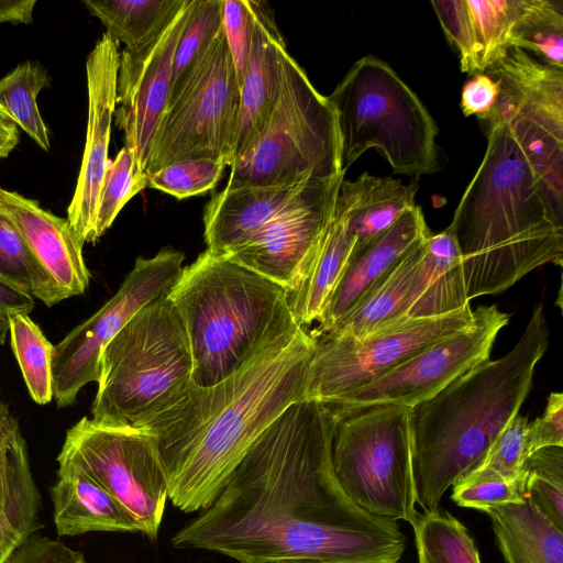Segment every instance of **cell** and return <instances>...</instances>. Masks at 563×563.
Wrapping results in <instances>:
<instances>
[{
	"instance_id": "ba28073f",
	"label": "cell",
	"mask_w": 563,
	"mask_h": 563,
	"mask_svg": "<svg viewBox=\"0 0 563 563\" xmlns=\"http://www.w3.org/2000/svg\"><path fill=\"white\" fill-rule=\"evenodd\" d=\"M230 168L227 188L288 185L345 174L335 111L288 52L267 126L253 148Z\"/></svg>"
},
{
	"instance_id": "e575fe53",
	"label": "cell",
	"mask_w": 563,
	"mask_h": 563,
	"mask_svg": "<svg viewBox=\"0 0 563 563\" xmlns=\"http://www.w3.org/2000/svg\"><path fill=\"white\" fill-rule=\"evenodd\" d=\"M10 342L31 398L38 405L53 399L54 345L26 313L10 318Z\"/></svg>"
},
{
	"instance_id": "7a4b0ae2",
	"label": "cell",
	"mask_w": 563,
	"mask_h": 563,
	"mask_svg": "<svg viewBox=\"0 0 563 563\" xmlns=\"http://www.w3.org/2000/svg\"><path fill=\"white\" fill-rule=\"evenodd\" d=\"M314 347L316 338L298 325L218 384L191 383L137 427L156 442L174 507L185 514L209 507L262 432L305 400Z\"/></svg>"
},
{
	"instance_id": "bcb514c9",
	"label": "cell",
	"mask_w": 563,
	"mask_h": 563,
	"mask_svg": "<svg viewBox=\"0 0 563 563\" xmlns=\"http://www.w3.org/2000/svg\"><path fill=\"white\" fill-rule=\"evenodd\" d=\"M499 96L498 82L486 73L472 75L461 95V109L465 117L475 115L488 121Z\"/></svg>"
},
{
	"instance_id": "4316f807",
	"label": "cell",
	"mask_w": 563,
	"mask_h": 563,
	"mask_svg": "<svg viewBox=\"0 0 563 563\" xmlns=\"http://www.w3.org/2000/svg\"><path fill=\"white\" fill-rule=\"evenodd\" d=\"M430 235L412 245L324 334L360 339L405 320Z\"/></svg>"
},
{
	"instance_id": "4fadbf2b",
	"label": "cell",
	"mask_w": 563,
	"mask_h": 563,
	"mask_svg": "<svg viewBox=\"0 0 563 563\" xmlns=\"http://www.w3.org/2000/svg\"><path fill=\"white\" fill-rule=\"evenodd\" d=\"M473 316L468 327L428 345L379 378L322 405L341 420L373 406L413 408L431 399L454 379L489 360L498 332L509 322V314L495 305L479 306Z\"/></svg>"
},
{
	"instance_id": "d6986e66",
	"label": "cell",
	"mask_w": 563,
	"mask_h": 563,
	"mask_svg": "<svg viewBox=\"0 0 563 563\" xmlns=\"http://www.w3.org/2000/svg\"><path fill=\"white\" fill-rule=\"evenodd\" d=\"M254 26L250 57L241 85L233 162L247 154L264 133L278 100L285 41L265 1H252ZM232 165V164H231Z\"/></svg>"
},
{
	"instance_id": "f6af8a7d",
	"label": "cell",
	"mask_w": 563,
	"mask_h": 563,
	"mask_svg": "<svg viewBox=\"0 0 563 563\" xmlns=\"http://www.w3.org/2000/svg\"><path fill=\"white\" fill-rule=\"evenodd\" d=\"M563 446V394L552 391L544 412L529 422L527 451L529 456L543 448Z\"/></svg>"
},
{
	"instance_id": "ac0fdd59",
	"label": "cell",
	"mask_w": 563,
	"mask_h": 563,
	"mask_svg": "<svg viewBox=\"0 0 563 563\" xmlns=\"http://www.w3.org/2000/svg\"><path fill=\"white\" fill-rule=\"evenodd\" d=\"M194 1H186L133 78L117 85L113 118L117 126L123 131L124 146L133 153L143 170L155 129L169 99L173 58Z\"/></svg>"
},
{
	"instance_id": "ab89813d",
	"label": "cell",
	"mask_w": 563,
	"mask_h": 563,
	"mask_svg": "<svg viewBox=\"0 0 563 563\" xmlns=\"http://www.w3.org/2000/svg\"><path fill=\"white\" fill-rule=\"evenodd\" d=\"M228 166L230 164L225 158L173 163L148 175V187L177 199L202 195L216 187Z\"/></svg>"
},
{
	"instance_id": "52a82bcc",
	"label": "cell",
	"mask_w": 563,
	"mask_h": 563,
	"mask_svg": "<svg viewBox=\"0 0 563 563\" xmlns=\"http://www.w3.org/2000/svg\"><path fill=\"white\" fill-rule=\"evenodd\" d=\"M327 98L336 114L343 172L369 148L398 174L439 169L434 120L382 59L366 55L356 60Z\"/></svg>"
},
{
	"instance_id": "9c48e42d",
	"label": "cell",
	"mask_w": 563,
	"mask_h": 563,
	"mask_svg": "<svg viewBox=\"0 0 563 563\" xmlns=\"http://www.w3.org/2000/svg\"><path fill=\"white\" fill-rule=\"evenodd\" d=\"M332 465L339 485L358 507L382 518L416 521L412 408L379 405L339 420Z\"/></svg>"
},
{
	"instance_id": "ee69618b",
	"label": "cell",
	"mask_w": 563,
	"mask_h": 563,
	"mask_svg": "<svg viewBox=\"0 0 563 563\" xmlns=\"http://www.w3.org/2000/svg\"><path fill=\"white\" fill-rule=\"evenodd\" d=\"M2 563H86L81 552L59 540L32 534L23 540Z\"/></svg>"
},
{
	"instance_id": "6da1fadb",
	"label": "cell",
	"mask_w": 563,
	"mask_h": 563,
	"mask_svg": "<svg viewBox=\"0 0 563 563\" xmlns=\"http://www.w3.org/2000/svg\"><path fill=\"white\" fill-rule=\"evenodd\" d=\"M339 419L316 400L290 405L255 440L214 501L172 538L175 549L239 563H398L407 537L339 485Z\"/></svg>"
},
{
	"instance_id": "8992f818",
	"label": "cell",
	"mask_w": 563,
	"mask_h": 563,
	"mask_svg": "<svg viewBox=\"0 0 563 563\" xmlns=\"http://www.w3.org/2000/svg\"><path fill=\"white\" fill-rule=\"evenodd\" d=\"M192 361L167 294L140 309L104 346L92 420L139 427L187 390Z\"/></svg>"
},
{
	"instance_id": "83f0119b",
	"label": "cell",
	"mask_w": 563,
	"mask_h": 563,
	"mask_svg": "<svg viewBox=\"0 0 563 563\" xmlns=\"http://www.w3.org/2000/svg\"><path fill=\"white\" fill-rule=\"evenodd\" d=\"M41 498L18 420L0 401V519L22 540L40 528Z\"/></svg>"
},
{
	"instance_id": "9a60e30c",
	"label": "cell",
	"mask_w": 563,
	"mask_h": 563,
	"mask_svg": "<svg viewBox=\"0 0 563 563\" xmlns=\"http://www.w3.org/2000/svg\"><path fill=\"white\" fill-rule=\"evenodd\" d=\"M499 85L488 125L504 123L532 158L563 152V68L511 47L485 71Z\"/></svg>"
},
{
	"instance_id": "277c9868",
	"label": "cell",
	"mask_w": 563,
	"mask_h": 563,
	"mask_svg": "<svg viewBox=\"0 0 563 563\" xmlns=\"http://www.w3.org/2000/svg\"><path fill=\"white\" fill-rule=\"evenodd\" d=\"M549 343L543 303L533 307L515 346L487 360L412 408L417 504L439 509L444 493L484 459L529 395Z\"/></svg>"
},
{
	"instance_id": "7c38bea8",
	"label": "cell",
	"mask_w": 563,
	"mask_h": 563,
	"mask_svg": "<svg viewBox=\"0 0 563 563\" xmlns=\"http://www.w3.org/2000/svg\"><path fill=\"white\" fill-rule=\"evenodd\" d=\"M473 319L467 306L442 316L405 319L360 339L322 334L316 338L305 399L325 404L362 387Z\"/></svg>"
},
{
	"instance_id": "816d5d0a",
	"label": "cell",
	"mask_w": 563,
	"mask_h": 563,
	"mask_svg": "<svg viewBox=\"0 0 563 563\" xmlns=\"http://www.w3.org/2000/svg\"><path fill=\"white\" fill-rule=\"evenodd\" d=\"M16 547H0V563H2Z\"/></svg>"
},
{
	"instance_id": "e0dca14e",
	"label": "cell",
	"mask_w": 563,
	"mask_h": 563,
	"mask_svg": "<svg viewBox=\"0 0 563 563\" xmlns=\"http://www.w3.org/2000/svg\"><path fill=\"white\" fill-rule=\"evenodd\" d=\"M120 44L103 33L86 62L88 119L82 162L67 221L78 241L96 242L95 223L100 190L109 164L111 125L117 108Z\"/></svg>"
},
{
	"instance_id": "c3c4849f",
	"label": "cell",
	"mask_w": 563,
	"mask_h": 563,
	"mask_svg": "<svg viewBox=\"0 0 563 563\" xmlns=\"http://www.w3.org/2000/svg\"><path fill=\"white\" fill-rule=\"evenodd\" d=\"M35 0H0V23L30 24Z\"/></svg>"
},
{
	"instance_id": "d6a6232c",
	"label": "cell",
	"mask_w": 563,
	"mask_h": 563,
	"mask_svg": "<svg viewBox=\"0 0 563 563\" xmlns=\"http://www.w3.org/2000/svg\"><path fill=\"white\" fill-rule=\"evenodd\" d=\"M509 45L563 68V2L516 0Z\"/></svg>"
},
{
	"instance_id": "d4e9b609",
	"label": "cell",
	"mask_w": 563,
	"mask_h": 563,
	"mask_svg": "<svg viewBox=\"0 0 563 563\" xmlns=\"http://www.w3.org/2000/svg\"><path fill=\"white\" fill-rule=\"evenodd\" d=\"M354 247L345 216L334 206L332 219L303 262L287 300L302 328L321 319Z\"/></svg>"
},
{
	"instance_id": "d590c367",
	"label": "cell",
	"mask_w": 563,
	"mask_h": 563,
	"mask_svg": "<svg viewBox=\"0 0 563 563\" xmlns=\"http://www.w3.org/2000/svg\"><path fill=\"white\" fill-rule=\"evenodd\" d=\"M0 278L51 307L62 301L13 222L0 212Z\"/></svg>"
},
{
	"instance_id": "f546056e",
	"label": "cell",
	"mask_w": 563,
	"mask_h": 563,
	"mask_svg": "<svg viewBox=\"0 0 563 563\" xmlns=\"http://www.w3.org/2000/svg\"><path fill=\"white\" fill-rule=\"evenodd\" d=\"M505 563H563V531L528 500L484 510Z\"/></svg>"
},
{
	"instance_id": "44dd1931",
	"label": "cell",
	"mask_w": 563,
	"mask_h": 563,
	"mask_svg": "<svg viewBox=\"0 0 563 563\" xmlns=\"http://www.w3.org/2000/svg\"><path fill=\"white\" fill-rule=\"evenodd\" d=\"M311 180L288 185L224 187L213 194L202 217L207 250L218 255L232 253L283 212Z\"/></svg>"
},
{
	"instance_id": "7bdbcfd3",
	"label": "cell",
	"mask_w": 563,
	"mask_h": 563,
	"mask_svg": "<svg viewBox=\"0 0 563 563\" xmlns=\"http://www.w3.org/2000/svg\"><path fill=\"white\" fill-rule=\"evenodd\" d=\"M222 29L241 88L252 43L254 12L252 1L221 0Z\"/></svg>"
},
{
	"instance_id": "5bb4252c",
	"label": "cell",
	"mask_w": 563,
	"mask_h": 563,
	"mask_svg": "<svg viewBox=\"0 0 563 563\" xmlns=\"http://www.w3.org/2000/svg\"><path fill=\"white\" fill-rule=\"evenodd\" d=\"M184 261L185 254L170 247L150 258L139 256L118 291L54 346L53 398L57 407L71 406L85 385L98 383L104 346L140 309L168 294Z\"/></svg>"
},
{
	"instance_id": "60d3db41",
	"label": "cell",
	"mask_w": 563,
	"mask_h": 563,
	"mask_svg": "<svg viewBox=\"0 0 563 563\" xmlns=\"http://www.w3.org/2000/svg\"><path fill=\"white\" fill-rule=\"evenodd\" d=\"M452 500L461 506L484 511L486 508L519 504L525 498V474L518 481H507L495 474L474 470L453 486Z\"/></svg>"
},
{
	"instance_id": "ffe728a7",
	"label": "cell",
	"mask_w": 563,
	"mask_h": 563,
	"mask_svg": "<svg viewBox=\"0 0 563 563\" xmlns=\"http://www.w3.org/2000/svg\"><path fill=\"white\" fill-rule=\"evenodd\" d=\"M0 212L19 230L62 300L86 291L90 273L82 257L84 245L67 219L43 209L33 199L2 187Z\"/></svg>"
},
{
	"instance_id": "7402d4cb",
	"label": "cell",
	"mask_w": 563,
	"mask_h": 563,
	"mask_svg": "<svg viewBox=\"0 0 563 563\" xmlns=\"http://www.w3.org/2000/svg\"><path fill=\"white\" fill-rule=\"evenodd\" d=\"M431 233L421 208L415 205L387 231L352 253L318 328L310 334L318 338L327 333L412 245Z\"/></svg>"
},
{
	"instance_id": "836d02e7",
	"label": "cell",
	"mask_w": 563,
	"mask_h": 563,
	"mask_svg": "<svg viewBox=\"0 0 563 563\" xmlns=\"http://www.w3.org/2000/svg\"><path fill=\"white\" fill-rule=\"evenodd\" d=\"M413 527L418 563H481L466 527L439 509L419 514Z\"/></svg>"
},
{
	"instance_id": "74e56055",
	"label": "cell",
	"mask_w": 563,
	"mask_h": 563,
	"mask_svg": "<svg viewBox=\"0 0 563 563\" xmlns=\"http://www.w3.org/2000/svg\"><path fill=\"white\" fill-rule=\"evenodd\" d=\"M525 498L563 531V446H548L526 461Z\"/></svg>"
},
{
	"instance_id": "603a6c76",
	"label": "cell",
	"mask_w": 563,
	"mask_h": 563,
	"mask_svg": "<svg viewBox=\"0 0 563 563\" xmlns=\"http://www.w3.org/2000/svg\"><path fill=\"white\" fill-rule=\"evenodd\" d=\"M57 462L58 478L51 497L59 537L92 531L137 532L132 518L89 472L64 459Z\"/></svg>"
},
{
	"instance_id": "b9f144b4",
	"label": "cell",
	"mask_w": 563,
	"mask_h": 563,
	"mask_svg": "<svg viewBox=\"0 0 563 563\" xmlns=\"http://www.w3.org/2000/svg\"><path fill=\"white\" fill-rule=\"evenodd\" d=\"M528 424V418L518 413L499 432L484 459L474 470L488 472L507 481H518L523 477V467L529 457L527 451Z\"/></svg>"
},
{
	"instance_id": "cb8c5ba5",
	"label": "cell",
	"mask_w": 563,
	"mask_h": 563,
	"mask_svg": "<svg viewBox=\"0 0 563 563\" xmlns=\"http://www.w3.org/2000/svg\"><path fill=\"white\" fill-rule=\"evenodd\" d=\"M187 0H87L84 5L98 18L120 53L118 84L133 78Z\"/></svg>"
},
{
	"instance_id": "4dcf8cb0",
	"label": "cell",
	"mask_w": 563,
	"mask_h": 563,
	"mask_svg": "<svg viewBox=\"0 0 563 563\" xmlns=\"http://www.w3.org/2000/svg\"><path fill=\"white\" fill-rule=\"evenodd\" d=\"M52 78L38 62L26 60L0 79V118L25 132L42 150L51 147L48 129L37 107V95Z\"/></svg>"
},
{
	"instance_id": "7dc6e473",
	"label": "cell",
	"mask_w": 563,
	"mask_h": 563,
	"mask_svg": "<svg viewBox=\"0 0 563 563\" xmlns=\"http://www.w3.org/2000/svg\"><path fill=\"white\" fill-rule=\"evenodd\" d=\"M34 307L35 301L30 294L0 278V344L7 339L11 316L29 314Z\"/></svg>"
},
{
	"instance_id": "1f68e13d",
	"label": "cell",
	"mask_w": 563,
	"mask_h": 563,
	"mask_svg": "<svg viewBox=\"0 0 563 563\" xmlns=\"http://www.w3.org/2000/svg\"><path fill=\"white\" fill-rule=\"evenodd\" d=\"M470 37L466 74L485 73L510 48L516 0H463Z\"/></svg>"
},
{
	"instance_id": "8fae6325",
	"label": "cell",
	"mask_w": 563,
	"mask_h": 563,
	"mask_svg": "<svg viewBox=\"0 0 563 563\" xmlns=\"http://www.w3.org/2000/svg\"><path fill=\"white\" fill-rule=\"evenodd\" d=\"M57 459L89 472L132 518L137 532L156 540L168 488L156 442L147 431L84 417L68 429Z\"/></svg>"
},
{
	"instance_id": "2e32d148",
	"label": "cell",
	"mask_w": 563,
	"mask_h": 563,
	"mask_svg": "<svg viewBox=\"0 0 563 563\" xmlns=\"http://www.w3.org/2000/svg\"><path fill=\"white\" fill-rule=\"evenodd\" d=\"M343 179L344 174L312 179L283 212L224 256L288 291L332 219Z\"/></svg>"
},
{
	"instance_id": "f35d334b",
	"label": "cell",
	"mask_w": 563,
	"mask_h": 563,
	"mask_svg": "<svg viewBox=\"0 0 563 563\" xmlns=\"http://www.w3.org/2000/svg\"><path fill=\"white\" fill-rule=\"evenodd\" d=\"M148 187V176L137 165L133 153L123 146L110 159L102 181L96 223V241L112 225L125 203Z\"/></svg>"
},
{
	"instance_id": "30bf717a",
	"label": "cell",
	"mask_w": 563,
	"mask_h": 563,
	"mask_svg": "<svg viewBox=\"0 0 563 563\" xmlns=\"http://www.w3.org/2000/svg\"><path fill=\"white\" fill-rule=\"evenodd\" d=\"M241 90L222 33L169 98L155 129L144 172L199 158L233 161Z\"/></svg>"
},
{
	"instance_id": "3957f363",
	"label": "cell",
	"mask_w": 563,
	"mask_h": 563,
	"mask_svg": "<svg viewBox=\"0 0 563 563\" xmlns=\"http://www.w3.org/2000/svg\"><path fill=\"white\" fill-rule=\"evenodd\" d=\"M448 229L461 254L468 300L500 294L542 265L562 266L563 206L504 123L488 125L483 161Z\"/></svg>"
},
{
	"instance_id": "484cf974",
	"label": "cell",
	"mask_w": 563,
	"mask_h": 563,
	"mask_svg": "<svg viewBox=\"0 0 563 563\" xmlns=\"http://www.w3.org/2000/svg\"><path fill=\"white\" fill-rule=\"evenodd\" d=\"M418 184H404L391 177L363 173L353 181L344 180L339 188L335 206L345 216L354 238L355 253L393 227L413 207Z\"/></svg>"
},
{
	"instance_id": "5b68a950",
	"label": "cell",
	"mask_w": 563,
	"mask_h": 563,
	"mask_svg": "<svg viewBox=\"0 0 563 563\" xmlns=\"http://www.w3.org/2000/svg\"><path fill=\"white\" fill-rule=\"evenodd\" d=\"M185 329L191 382L223 380L269 342L298 327L278 284L208 250L167 294Z\"/></svg>"
},
{
	"instance_id": "f907efd6",
	"label": "cell",
	"mask_w": 563,
	"mask_h": 563,
	"mask_svg": "<svg viewBox=\"0 0 563 563\" xmlns=\"http://www.w3.org/2000/svg\"><path fill=\"white\" fill-rule=\"evenodd\" d=\"M23 540L0 519V547H18Z\"/></svg>"
},
{
	"instance_id": "f1b7e54d",
	"label": "cell",
	"mask_w": 563,
	"mask_h": 563,
	"mask_svg": "<svg viewBox=\"0 0 563 563\" xmlns=\"http://www.w3.org/2000/svg\"><path fill=\"white\" fill-rule=\"evenodd\" d=\"M470 306L462 258L446 228L431 234L405 319L437 317Z\"/></svg>"
},
{
	"instance_id": "681fc988",
	"label": "cell",
	"mask_w": 563,
	"mask_h": 563,
	"mask_svg": "<svg viewBox=\"0 0 563 563\" xmlns=\"http://www.w3.org/2000/svg\"><path fill=\"white\" fill-rule=\"evenodd\" d=\"M20 142L18 126L0 118V159L5 158Z\"/></svg>"
},
{
	"instance_id": "f5cc1de1",
	"label": "cell",
	"mask_w": 563,
	"mask_h": 563,
	"mask_svg": "<svg viewBox=\"0 0 563 563\" xmlns=\"http://www.w3.org/2000/svg\"><path fill=\"white\" fill-rule=\"evenodd\" d=\"M266 563H316L309 561H276V562H266Z\"/></svg>"
},
{
	"instance_id": "8d00e7d4",
	"label": "cell",
	"mask_w": 563,
	"mask_h": 563,
	"mask_svg": "<svg viewBox=\"0 0 563 563\" xmlns=\"http://www.w3.org/2000/svg\"><path fill=\"white\" fill-rule=\"evenodd\" d=\"M221 4V0L194 1L191 13L174 54L169 98L179 89L222 33Z\"/></svg>"
}]
</instances>
